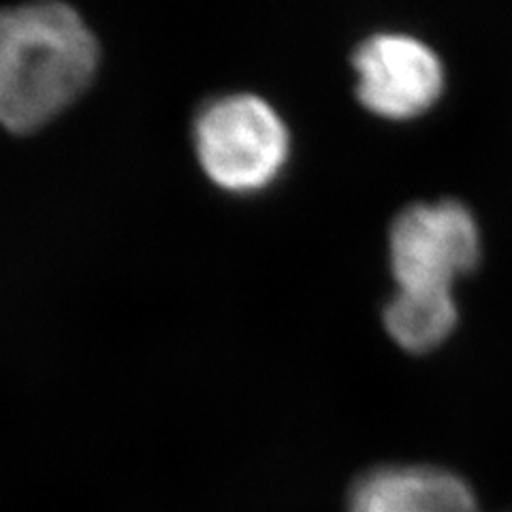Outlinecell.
<instances>
[{
    "instance_id": "1",
    "label": "cell",
    "mask_w": 512,
    "mask_h": 512,
    "mask_svg": "<svg viewBox=\"0 0 512 512\" xmlns=\"http://www.w3.org/2000/svg\"><path fill=\"white\" fill-rule=\"evenodd\" d=\"M99 64L92 32L67 5L0 11V124L30 133L82 94Z\"/></svg>"
},
{
    "instance_id": "2",
    "label": "cell",
    "mask_w": 512,
    "mask_h": 512,
    "mask_svg": "<svg viewBox=\"0 0 512 512\" xmlns=\"http://www.w3.org/2000/svg\"><path fill=\"white\" fill-rule=\"evenodd\" d=\"M195 146L214 184L231 192H256L284 169L291 137L274 107L259 96L233 94L201 111Z\"/></svg>"
},
{
    "instance_id": "3",
    "label": "cell",
    "mask_w": 512,
    "mask_h": 512,
    "mask_svg": "<svg viewBox=\"0 0 512 512\" xmlns=\"http://www.w3.org/2000/svg\"><path fill=\"white\" fill-rule=\"evenodd\" d=\"M389 256L399 288H451L480 259L478 222L453 199L408 205L391 224Z\"/></svg>"
},
{
    "instance_id": "4",
    "label": "cell",
    "mask_w": 512,
    "mask_h": 512,
    "mask_svg": "<svg viewBox=\"0 0 512 512\" xmlns=\"http://www.w3.org/2000/svg\"><path fill=\"white\" fill-rule=\"evenodd\" d=\"M359 101L374 114L406 120L423 114L444 90V64L423 39L406 32H378L352 58Z\"/></svg>"
},
{
    "instance_id": "5",
    "label": "cell",
    "mask_w": 512,
    "mask_h": 512,
    "mask_svg": "<svg viewBox=\"0 0 512 512\" xmlns=\"http://www.w3.org/2000/svg\"><path fill=\"white\" fill-rule=\"evenodd\" d=\"M348 512H478L472 489L434 466H387L363 474L350 491Z\"/></svg>"
},
{
    "instance_id": "6",
    "label": "cell",
    "mask_w": 512,
    "mask_h": 512,
    "mask_svg": "<svg viewBox=\"0 0 512 512\" xmlns=\"http://www.w3.org/2000/svg\"><path fill=\"white\" fill-rule=\"evenodd\" d=\"M457 303L451 288H399L384 308V327L410 352H425L442 344L457 325Z\"/></svg>"
}]
</instances>
